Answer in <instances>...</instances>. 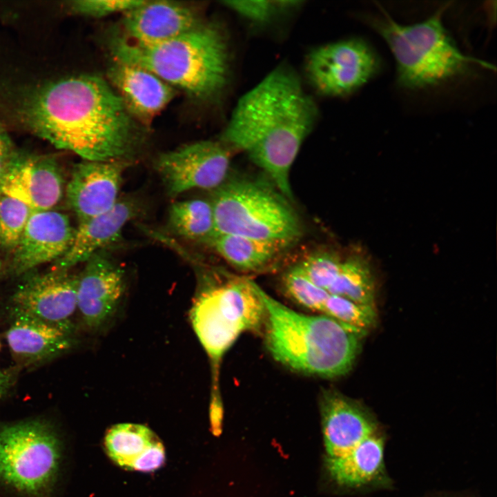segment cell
<instances>
[{
	"label": "cell",
	"mask_w": 497,
	"mask_h": 497,
	"mask_svg": "<svg viewBox=\"0 0 497 497\" xmlns=\"http://www.w3.org/2000/svg\"><path fill=\"white\" fill-rule=\"evenodd\" d=\"M22 117L35 135L83 160L128 161L140 145L138 128L122 99L95 75L44 86L23 105Z\"/></svg>",
	"instance_id": "cell-1"
},
{
	"label": "cell",
	"mask_w": 497,
	"mask_h": 497,
	"mask_svg": "<svg viewBox=\"0 0 497 497\" xmlns=\"http://www.w3.org/2000/svg\"><path fill=\"white\" fill-rule=\"evenodd\" d=\"M318 115L295 72L280 66L238 100L222 142L245 153L291 199L290 170Z\"/></svg>",
	"instance_id": "cell-2"
},
{
	"label": "cell",
	"mask_w": 497,
	"mask_h": 497,
	"mask_svg": "<svg viewBox=\"0 0 497 497\" xmlns=\"http://www.w3.org/2000/svg\"><path fill=\"white\" fill-rule=\"evenodd\" d=\"M266 309L264 333L272 357L287 368L325 378L347 374L367 333L329 317L296 312L260 287Z\"/></svg>",
	"instance_id": "cell-3"
},
{
	"label": "cell",
	"mask_w": 497,
	"mask_h": 497,
	"mask_svg": "<svg viewBox=\"0 0 497 497\" xmlns=\"http://www.w3.org/2000/svg\"><path fill=\"white\" fill-rule=\"evenodd\" d=\"M110 46L115 61L144 68L199 99L215 97L228 81L226 39L219 28L210 23H200L173 39L149 46L116 35Z\"/></svg>",
	"instance_id": "cell-4"
},
{
	"label": "cell",
	"mask_w": 497,
	"mask_h": 497,
	"mask_svg": "<svg viewBox=\"0 0 497 497\" xmlns=\"http://www.w3.org/2000/svg\"><path fill=\"white\" fill-rule=\"evenodd\" d=\"M446 8L411 24L396 21L384 10L364 17L391 52L401 88L416 90L442 86L469 75L475 65L492 68L459 49L442 21Z\"/></svg>",
	"instance_id": "cell-5"
},
{
	"label": "cell",
	"mask_w": 497,
	"mask_h": 497,
	"mask_svg": "<svg viewBox=\"0 0 497 497\" xmlns=\"http://www.w3.org/2000/svg\"><path fill=\"white\" fill-rule=\"evenodd\" d=\"M189 318L210 361V413L220 415V371L224 354L242 333L262 331L264 327L266 309L260 286L244 277L204 282L193 298Z\"/></svg>",
	"instance_id": "cell-6"
},
{
	"label": "cell",
	"mask_w": 497,
	"mask_h": 497,
	"mask_svg": "<svg viewBox=\"0 0 497 497\" xmlns=\"http://www.w3.org/2000/svg\"><path fill=\"white\" fill-rule=\"evenodd\" d=\"M213 191L215 233L288 243L300 236V221L285 197L265 183L226 179Z\"/></svg>",
	"instance_id": "cell-7"
},
{
	"label": "cell",
	"mask_w": 497,
	"mask_h": 497,
	"mask_svg": "<svg viewBox=\"0 0 497 497\" xmlns=\"http://www.w3.org/2000/svg\"><path fill=\"white\" fill-rule=\"evenodd\" d=\"M61 445L41 420L0 425V480L30 497H46L55 483Z\"/></svg>",
	"instance_id": "cell-8"
},
{
	"label": "cell",
	"mask_w": 497,
	"mask_h": 497,
	"mask_svg": "<svg viewBox=\"0 0 497 497\" xmlns=\"http://www.w3.org/2000/svg\"><path fill=\"white\" fill-rule=\"evenodd\" d=\"M381 68L376 52L361 39L319 46L306 57L305 70L315 90L328 97L350 95L375 77Z\"/></svg>",
	"instance_id": "cell-9"
},
{
	"label": "cell",
	"mask_w": 497,
	"mask_h": 497,
	"mask_svg": "<svg viewBox=\"0 0 497 497\" xmlns=\"http://www.w3.org/2000/svg\"><path fill=\"white\" fill-rule=\"evenodd\" d=\"M229 149L222 142L198 141L159 155L155 167L171 197L195 188L214 190L226 179Z\"/></svg>",
	"instance_id": "cell-10"
},
{
	"label": "cell",
	"mask_w": 497,
	"mask_h": 497,
	"mask_svg": "<svg viewBox=\"0 0 497 497\" xmlns=\"http://www.w3.org/2000/svg\"><path fill=\"white\" fill-rule=\"evenodd\" d=\"M25 275L11 298L12 315L28 316L71 333L70 317L77 308L78 275L56 268Z\"/></svg>",
	"instance_id": "cell-11"
},
{
	"label": "cell",
	"mask_w": 497,
	"mask_h": 497,
	"mask_svg": "<svg viewBox=\"0 0 497 497\" xmlns=\"http://www.w3.org/2000/svg\"><path fill=\"white\" fill-rule=\"evenodd\" d=\"M66 189L63 173L54 156L16 151L0 193L15 198L32 211L53 209Z\"/></svg>",
	"instance_id": "cell-12"
},
{
	"label": "cell",
	"mask_w": 497,
	"mask_h": 497,
	"mask_svg": "<svg viewBox=\"0 0 497 497\" xmlns=\"http://www.w3.org/2000/svg\"><path fill=\"white\" fill-rule=\"evenodd\" d=\"M74 233L67 215L55 208L32 211L11 253L12 272L26 275L42 264L55 262L70 247Z\"/></svg>",
	"instance_id": "cell-13"
},
{
	"label": "cell",
	"mask_w": 497,
	"mask_h": 497,
	"mask_svg": "<svg viewBox=\"0 0 497 497\" xmlns=\"http://www.w3.org/2000/svg\"><path fill=\"white\" fill-rule=\"evenodd\" d=\"M128 161L83 160L77 164L65 193L78 222L104 213L119 200L123 174Z\"/></svg>",
	"instance_id": "cell-14"
},
{
	"label": "cell",
	"mask_w": 497,
	"mask_h": 497,
	"mask_svg": "<svg viewBox=\"0 0 497 497\" xmlns=\"http://www.w3.org/2000/svg\"><path fill=\"white\" fill-rule=\"evenodd\" d=\"M85 263L78 275L77 308L88 327L98 329L116 311L124 292L125 276L102 251Z\"/></svg>",
	"instance_id": "cell-15"
},
{
	"label": "cell",
	"mask_w": 497,
	"mask_h": 497,
	"mask_svg": "<svg viewBox=\"0 0 497 497\" xmlns=\"http://www.w3.org/2000/svg\"><path fill=\"white\" fill-rule=\"evenodd\" d=\"M320 414L328 458L350 451L377 433V423L359 403L334 390H325L320 398Z\"/></svg>",
	"instance_id": "cell-16"
},
{
	"label": "cell",
	"mask_w": 497,
	"mask_h": 497,
	"mask_svg": "<svg viewBox=\"0 0 497 497\" xmlns=\"http://www.w3.org/2000/svg\"><path fill=\"white\" fill-rule=\"evenodd\" d=\"M124 35L128 41L143 46L159 43L198 26L199 17L191 8L168 1H142L124 13Z\"/></svg>",
	"instance_id": "cell-17"
},
{
	"label": "cell",
	"mask_w": 497,
	"mask_h": 497,
	"mask_svg": "<svg viewBox=\"0 0 497 497\" xmlns=\"http://www.w3.org/2000/svg\"><path fill=\"white\" fill-rule=\"evenodd\" d=\"M139 210L137 199H119L106 212L78 222L70 247L54 262V268L70 270L117 242L126 224L138 215Z\"/></svg>",
	"instance_id": "cell-18"
},
{
	"label": "cell",
	"mask_w": 497,
	"mask_h": 497,
	"mask_svg": "<svg viewBox=\"0 0 497 497\" xmlns=\"http://www.w3.org/2000/svg\"><path fill=\"white\" fill-rule=\"evenodd\" d=\"M108 75L112 87L133 117L149 120L174 96L171 86L151 72L135 65L115 60Z\"/></svg>",
	"instance_id": "cell-19"
},
{
	"label": "cell",
	"mask_w": 497,
	"mask_h": 497,
	"mask_svg": "<svg viewBox=\"0 0 497 497\" xmlns=\"http://www.w3.org/2000/svg\"><path fill=\"white\" fill-rule=\"evenodd\" d=\"M104 443L108 457L125 469L151 472L160 468L165 462L162 441L145 425L134 423L113 425L106 431Z\"/></svg>",
	"instance_id": "cell-20"
},
{
	"label": "cell",
	"mask_w": 497,
	"mask_h": 497,
	"mask_svg": "<svg viewBox=\"0 0 497 497\" xmlns=\"http://www.w3.org/2000/svg\"><path fill=\"white\" fill-rule=\"evenodd\" d=\"M6 339L12 352L22 360H43L71 345L70 332L28 316L14 315Z\"/></svg>",
	"instance_id": "cell-21"
},
{
	"label": "cell",
	"mask_w": 497,
	"mask_h": 497,
	"mask_svg": "<svg viewBox=\"0 0 497 497\" xmlns=\"http://www.w3.org/2000/svg\"><path fill=\"white\" fill-rule=\"evenodd\" d=\"M325 465L330 478L340 486L370 484L384 471V440L376 433L341 456L327 457Z\"/></svg>",
	"instance_id": "cell-22"
},
{
	"label": "cell",
	"mask_w": 497,
	"mask_h": 497,
	"mask_svg": "<svg viewBox=\"0 0 497 497\" xmlns=\"http://www.w3.org/2000/svg\"><path fill=\"white\" fill-rule=\"evenodd\" d=\"M206 243L233 268L248 273L266 268L290 244L223 233H215Z\"/></svg>",
	"instance_id": "cell-23"
},
{
	"label": "cell",
	"mask_w": 497,
	"mask_h": 497,
	"mask_svg": "<svg viewBox=\"0 0 497 497\" xmlns=\"http://www.w3.org/2000/svg\"><path fill=\"white\" fill-rule=\"evenodd\" d=\"M375 280L369 261L356 254L342 260L327 292L355 302L375 306Z\"/></svg>",
	"instance_id": "cell-24"
},
{
	"label": "cell",
	"mask_w": 497,
	"mask_h": 497,
	"mask_svg": "<svg viewBox=\"0 0 497 497\" xmlns=\"http://www.w3.org/2000/svg\"><path fill=\"white\" fill-rule=\"evenodd\" d=\"M171 231L182 237L206 243L215 233L210 201L196 199L175 202L169 210Z\"/></svg>",
	"instance_id": "cell-25"
},
{
	"label": "cell",
	"mask_w": 497,
	"mask_h": 497,
	"mask_svg": "<svg viewBox=\"0 0 497 497\" xmlns=\"http://www.w3.org/2000/svg\"><path fill=\"white\" fill-rule=\"evenodd\" d=\"M367 333L376 325L375 306L362 304L343 297L329 294L320 314Z\"/></svg>",
	"instance_id": "cell-26"
},
{
	"label": "cell",
	"mask_w": 497,
	"mask_h": 497,
	"mask_svg": "<svg viewBox=\"0 0 497 497\" xmlns=\"http://www.w3.org/2000/svg\"><path fill=\"white\" fill-rule=\"evenodd\" d=\"M22 202L0 193V249L11 253L32 213Z\"/></svg>",
	"instance_id": "cell-27"
},
{
	"label": "cell",
	"mask_w": 497,
	"mask_h": 497,
	"mask_svg": "<svg viewBox=\"0 0 497 497\" xmlns=\"http://www.w3.org/2000/svg\"><path fill=\"white\" fill-rule=\"evenodd\" d=\"M282 286L286 295L295 303L319 314L330 294L311 282L297 265L283 275Z\"/></svg>",
	"instance_id": "cell-28"
},
{
	"label": "cell",
	"mask_w": 497,
	"mask_h": 497,
	"mask_svg": "<svg viewBox=\"0 0 497 497\" xmlns=\"http://www.w3.org/2000/svg\"><path fill=\"white\" fill-rule=\"evenodd\" d=\"M225 6L254 24L270 21L280 11L298 6L296 1H225Z\"/></svg>",
	"instance_id": "cell-29"
},
{
	"label": "cell",
	"mask_w": 497,
	"mask_h": 497,
	"mask_svg": "<svg viewBox=\"0 0 497 497\" xmlns=\"http://www.w3.org/2000/svg\"><path fill=\"white\" fill-rule=\"evenodd\" d=\"M142 2L140 0H77L71 3L72 10L79 14L103 17L125 13Z\"/></svg>",
	"instance_id": "cell-30"
},
{
	"label": "cell",
	"mask_w": 497,
	"mask_h": 497,
	"mask_svg": "<svg viewBox=\"0 0 497 497\" xmlns=\"http://www.w3.org/2000/svg\"><path fill=\"white\" fill-rule=\"evenodd\" d=\"M16 151L10 136L0 126V189Z\"/></svg>",
	"instance_id": "cell-31"
},
{
	"label": "cell",
	"mask_w": 497,
	"mask_h": 497,
	"mask_svg": "<svg viewBox=\"0 0 497 497\" xmlns=\"http://www.w3.org/2000/svg\"><path fill=\"white\" fill-rule=\"evenodd\" d=\"M12 382V376L6 371L0 370V399L6 394Z\"/></svg>",
	"instance_id": "cell-32"
},
{
	"label": "cell",
	"mask_w": 497,
	"mask_h": 497,
	"mask_svg": "<svg viewBox=\"0 0 497 497\" xmlns=\"http://www.w3.org/2000/svg\"><path fill=\"white\" fill-rule=\"evenodd\" d=\"M1 260H0V270H1Z\"/></svg>",
	"instance_id": "cell-33"
}]
</instances>
